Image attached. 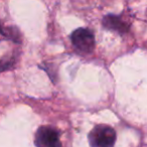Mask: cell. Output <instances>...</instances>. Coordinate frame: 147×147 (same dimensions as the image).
Instances as JSON below:
<instances>
[{
	"instance_id": "8992f818",
	"label": "cell",
	"mask_w": 147,
	"mask_h": 147,
	"mask_svg": "<svg viewBox=\"0 0 147 147\" xmlns=\"http://www.w3.org/2000/svg\"><path fill=\"white\" fill-rule=\"evenodd\" d=\"M0 34L5 35V32H4V31H3V29H2V26H1V24H0Z\"/></svg>"
},
{
	"instance_id": "6da1fadb",
	"label": "cell",
	"mask_w": 147,
	"mask_h": 147,
	"mask_svg": "<svg viewBox=\"0 0 147 147\" xmlns=\"http://www.w3.org/2000/svg\"><path fill=\"white\" fill-rule=\"evenodd\" d=\"M116 141V132L108 125H97L89 134V143L94 147H111Z\"/></svg>"
},
{
	"instance_id": "277c9868",
	"label": "cell",
	"mask_w": 147,
	"mask_h": 147,
	"mask_svg": "<svg viewBox=\"0 0 147 147\" xmlns=\"http://www.w3.org/2000/svg\"><path fill=\"white\" fill-rule=\"evenodd\" d=\"M103 25L109 30L119 33H125L129 30V25L121 17L114 14H108L103 18Z\"/></svg>"
},
{
	"instance_id": "5b68a950",
	"label": "cell",
	"mask_w": 147,
	"mask_h": 147,
	"mask_svg": "<svg viewBox=\"0 0 147 147\" xmlns=\"http://www.w3.org/2000/svg\"><path fill=\"white\" fill-rule=\"evenodd\" d=\"M12 65H13L12 61H2V59H1V61H0V73L11 69Z\"/></svg>"
},
{
	"instance_id": "7a4b0ae2",
	"label": "cell",
	"mask_w": 147,
	"mask_h": 147,
	"mask_svg": "<svg viewBox=\"0 0 147 147\" xmlns=\"http://www.w3.org/2000/svg\"><path fill=\"white\" fill-rule=\"evenodd\" d=\"M71 42L77 51L83 53H91L95 49V37L90 30L78 28L71 33Z\"/></svg>"
},
{
	"instance_id": "3957f363",
	"label": "cell",
	"mask_w": 147,
	"mask_h": 147,
	"mask_svg": "<svg viewBox=\"0 0 147 147\" xmlns=\"http://www.w3.org/2000/svg\"><path fill=\"white\" fill-rule=\"evenodd\" d=\"M34 144L38 147H59V132L51 126H41L35 134Z\"/></svg>"
}]
</instances>
